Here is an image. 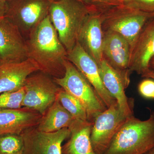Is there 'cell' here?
<instances>
[{
  "label": "cell",
  "instance_id": "1",
  "mask_svg": "<svg viewBox=\"0 0 154 154\" xmlns=\"http://www.w3.org/2000/svg\"><path fill=\"white\" fill-rule=\"evenodd\" d=\"M26 40L28 58L36 62L41 71L54 78L65 72L67 51L61 42L49 14L28 35Z\"/></svg>",
  "mask_w": 154,
  "mask_h": 154
},
{
  "label": "cell",
  "instance_id": "2",
  "mask_svg": "<svg viewBox=\"0 0 154 154\" xmlns=\"http://www.w3.org/2000/svg\"><path fill=\"white\" fill-rule=\"evenodd\" d=\"M98 11L78 0H54L49 16L60 40L67 52L77 43L83 25L94 11Z\"/></svg>",
  "mask_w": 154,
  "mask_h": 154
},
{
  "label": "cell",
  "instance_id": "3",
  "mask_svg": "<svg viewBox=\"0 0 154 154\" xmlns=\"http://www.w3.org/2000/svg\"><path fill=\"white\" fill-rule=\"evenodd\" d=\"M154 148V112L141 120L134 116L116 133L104 154H143Z\"/></svg>",
  "mask_w": 154,
  "mask_h": 154
},
{
  "label": "cell",
  "instance_id": "4",
  "mask_svg": "<svg viewBox=\"0 0 154 154\" xmlns=\"http://www.w3.org/2000/svg\"><path fill=\"white\" fill-rule=\"evenodd\" d=\"M64 66V75L54 78V82L79 101L85 109L88 121L94 123L97 116L107 107L93 86L72 63L66 59Z\"/></svg>",
  "mask_w": 154,
  "mask_h": 154
},
{
  "label": "cell",
  "instance_id": "5",
  "mask_svg": "<svg viewBox=\"0 0 154 154\" xmlns=\"http://www.w3.org/2000/svg\"><path fill=\"white\" fill-rule=\"evenodd\" d=\"M102 14L103 31L119 33L127 40L131 49L145 25L154 18V12H143L121 5L106 9Z\"/></svg>",
  "mask_w": 154,
  "mask_h": 154
},
{
  "label": "cell",
  "instance_id": "6",
  "mask_svg": "<svg viewBox=\"0 0 154 154\" xmlns=\"http://www.w3.org/2000/svg\"><path fill=\"white\" fill-rule=\"evenodd\" d=\"M54 0H6L5 17L19 28L22 34L28 35L49 14Z\"/></svg>",
  "mask_w": 154,
  "mask_h": 154
},
{
  "label": "cell",
  "instance_id": "7",
  "mask_svg": "<svg viewBox=\"0 0 154 154\" xmlns=\"http://www.w3.org/2000/svg\"><path fill=\"white\" fill-rule=\"evenodd\" d=\"M49 75L40 71L26 79L22 107L36 110L44 115L57 99L60 88Z\"/></svg>",
  "mask_w": 154,
  "mask_h": 154
},
{
  "label": "cell",
  "instance_id": "8",
  "mask_svg": "<svg viewBox=\"0 0 154 154\" xmlns=\"http://www.w3.org/2000/svg\"><path fill=\"white\" fill-rule=\"evenodd\" d=\"M130 117L122 114L118 103L99 113L94 120L91 138L97 154H104L114 136Z\"/></svg>",
  "mask_w": 154,
  "mask_h": 154
},
{
  "label": "cell",
  "instance_id": "9",
  "mask_svg": "<svg viewBox=\"0 0 154 154\" xmlns=\"http://www.w3.org/2000/svg\"><path fill=\"white\" fill-rule=\"evenodd\" d=\"M103 58L121 77L125 88L129 86L131 48L127 40L114 31H103Z\"/></svg>",
  "mask_w": 154,
  "mask_h": 154
},
{
  "label": "cell",
  "instance_id": "10",
  "mask_svg": "<svg viewBox=\"0 0 154 154\" xmlns=\"http://www.w3.org/2000/svg\"><path fill=\"white\" fill-rule=\"evenodd\" d=\"M70 134L67 127L50 133L40 131L36 126L30 128L21 134L24 142L23 154H62L63 143Z\"/></svg>",
  "mask_w": 154,
  "mask_h": 154
},
{
  "label": "cell",
  "instance_id": "11",
  "mask_svg": "<svg viewBox=\"0 0 154 154\" xmlns=\"http://www.w3.org/2000/svg\"><path fill=\"white\" fill-rule=\"evenodd\" d=\"M22 35L7 18H0V63L21 62L29 58L26 41Z\"/></svg>",
  "mask_w": 154,
  "mask_h": 154
},
{
  "label": "cell",
  "instance_id": "12",
  "mask_svg": "<svg viewBox=\"0 0 154 154\" xmlns=\"http://www.w3.org/2000/svg\"><path fill=\"white\" fill-rule=\"evenodd\" d=\"M67 59L85 77L107 108L117 103L102 83L98 64L78 42L67 52Z\"/></svg>",
  "mask_w": 154,
  "mask_h": 154
},
{
  "label": "cell",
  "instance_id": "13",
  "mask_svg": "<svg viewBox=\"0 0 154 154\" xmlns=\"http://www.w3.org/2000/svg\"><path fill=\"white\" fill-rule=\"evenodd\" d=\"M154 57V18L143 28L131 49L129 69L141 75L148 72Z\"/></svg>",
  "mask_w": 154,
  "mask_h": 154
},
{
  "label": "cell",
  "instance_id": "14",
  "mask_svg": "<svg viewBox=\"0 0 154 154\" xmlns=\"http://www.w3.org/2000/svg\"><path fill=\"white\" fill-rule=\"evenodd\" d=\"M102 11L92 12L80 30L77 42L87 53L99 64L103 59Z\"/></svg>",
  "mask_w": 154,
  "mask_h": 154
},
{
  "label": "cell",
  "instance_id": "15",
  "mask_svg": "<svg viewBox=\"0 0 154 154\" xmlns=\"http://www.w3.org/2000/svg\"><path fill=\"white\" fill-rule=\"evenodd\" d=\"M38 71L40 67L30 58L21 62L0 63V94L21 89L27 78Z\"/></svg>",
  "mask_w": 154,
  "mask_h": 154
},
{
  "label": "cell",
  "instance_id": "16",
  "mask_svg": "<svg viewBox=\"0 0 154 154\" xmlns=\"http://www.w3.org/2000/svg\"><path fill=\"white\" fill-rule=\"evenodd\" d=\"M42 117L37 111L26 107L0 109V135L21 134L28 128L37 126Z\"/></svg>",
  "mask_w": 154,
  "mask_h": 154
},
{
  "label": "cell",
  "instance_id": "17",
  "mask_svg": "<svg viewBox=\"0 0 154 154\" xmlns=\"http://www.w3.org/2000/svg\"><path fill=\"white\" fill-rule=\"evenodd\" d=\"M99 74L103 85L115 98L122 114L127 117L133 115V100L131 101L125 95L123 81L105 59L98 64Z\"/></svg>",
  "mask_w": 154,
  "mask_h": 154
},
{
  "label": "cell",
  "instance_id": "18",
  "mask_svg": "<svg viewBox=\"0 0 154 154\" xmlns=\"http://www.w3.org/2000/svg\"><path fill=\"white\" fill-rule=\"evenodd\" d=\"M93 124L88 121L75 119L69 127L70 136L62 146V154H97L91 141Z\"/></svg>",
  "mask_w": 154,
  "mask_h": 154
},
{
  "label": "cell",
  "instance_id": "19",
  "mask_svg": "<svg viewBox=\"0 0 154 154\" xmlns=\"http://www.w3.org/2000/svg\"><path fill=\"white\" fill-rule=\"evenodd\" d=\"M75 119L57 99L45 114L42 116L36 127L42 132H55L64 128H69Z\"/></svg>",
  "mask_w": 154,
  "mask_h": 154
},
{
  "label": "cell",
  "instance_id": "20",
  "mask_svg": "<svg viewBox=\"0 0 154 154\" xmlns=\"http://www.w3.org/2000/svg\"><path fill=\"white\" fill-rule=\"evenodd\" d=\"M57 99L63 107L75 119L88 121L87 112L83 105L79 101L63 88H60Z\"/></svg>",
  "mask_w": 154,
  "mask_h": 154
},
{
  "label": "cell",
  "instance_id": "21",
  "mask_svg": "<svg viewBox=\"0 0 154 154\" xmlns=\"http://www.w3.org/2000/svg\"><path fill=\"white\" fill-rule=\"evenodd\" d=\"M23 150L24 142L21 134L0 135V154H21Z\"/></svg>",
  "mask_w": 154,
  "mask_h": 154
},
{
  "label": "cell",
  "instance_id": "22",
  "mask_svg": "<svg viewBox=\"0 0 154 154\" xmlns=\"http://www.w3.org/2000/svg\"><path fill=\"white\" fill-rule=\"evenodd\" d=\"M25 94L24 86L17 91L0 94V109L21 108Z\"/></svg>",
  "mask_w": 154,
  "mask_h": 154
},
{
  "label": "cell",
  "instance_id": "23",
  "mask_svg": "<svg viewBox=\"0 0 154 154\" xmlns=\"http://www.w3.org/2000/svg\"><path fill=\"white\" fill-rule=\"evenodd\" d=\"M126 8L148 13L154 12V0H118Z\"/></svg>",
  "mask_w": 154,
  "mask_h": 154
},
{
  "label": "cell",
  "instance_id": "24",
  "mask_svg": "<svg viewBox=\"0 0 154 154\" xmlns=\"http://www.w3.org/2000/svg\"><path fill=\"white\" fill-rule=\"evenodd\" d=\"M86 5L99 11H103L120 5L117 0H78Z\"/></svg>",
  "mask_w": 154,
  "mask_h": 154
},
{
  "label": "cell",
  "instance_id": "25",
  "mask_svg": "<svg viewBox=\"0 0 154 154\" xmlns=\"http://www.w3.org/2000/svg\"><path fill=\"white\" fill-rule=\"evenodd\" d=\"M141 96L147 99H154V80L146 78L142 81L138 86Z\"/></svg>",
  "mask_w": 154,
  "mask_h": 154
},
{
  "label": "cell",
  "instance_id": "26",
  "mask_svg": "<svg viewBox=\"0 0 154 154\" xmlns=\"http://www.w3.org/2000/svg\"><path fill=\"white\" fill-rule=\"evenodd\" d=\"M6 12V2L0 0V18L5 17Z\"/></svg>",
  "mask_w": 154,
  "mask_h": 154
},
{
  "label": "cell",
  "instance_id": "27",
  "mask_svg": "<svg viewBox=\"0 0 154 154\" xmlns=\"http://www.w3.org/2000/svg\"><path fill=\"white\" fill-rule=\"evenodd\" d=\"M143 78H149L154 80V72L150 69L148 72L142 75Z\"/></svg>",
  "mask_w": 154,
  "mask_h": 154
},
{
  "label": "cell",
  "instance_id": "28",
  "mask_svg": "<svg viewBox=\"0 0 154 154\" xmlns=\"http://www.w3.org/2000/svg\"><path fill=\"white\" fill-rule=\"evenodd\" d=\"M149 68L151 70L154 72V57L150 62Z\"/></svg>",
  "mask_w": 154,
  "mask_h": 154
},
{
  "label": "cell",
  "instance_id": "29",
  "mask_svg": "<svg viewBox=\"0 0 154 154\" xmlns=\"http://www.w3.org/2000/svg\"><path fill=\"white\" fill-rule=\"evenodd\" d=\"M150 154H154V148L149 151Z\"/></svg>",
  "mask_w": 154,
  "mask_h": 154
},
{
  "label": "cell",
  "instance_id": "30",
  "mask_svg": "<svg viewBox=\"0 0 154 154\" xmlns=\"http://www.w3.org/2000/svg\"><path fill=\"white\" fill-rule=\"evenodd\" d=\"M149 151L147 152H146L145 153L143 154H150Z\"/></svg>",
  "mask_w": 154,
  "mask_h": 154
},
{
  "label": "cell",
  "instance_id": "31",
  "mask_svg": "<svg viewBox=\"0 0 154 154\" xmlns=\"http://www.w3.org/2000/svg\"><path fill=\"white\" fill-rule=\"evenodd\" d=\"M4 1H5L6 2V0H4Z\"/></svg>",
  "mask_w": 154,
  "mask_h": 154
},
{
  "label": "cell",
  "instance_id": "32",
  "mask_svg": "<svg viewBox=\"0 0 154 154\" xmlns=\"http://www.w3.org/2000/svg\"><path fill=\"white\" fill-rule=\"evenodd\" d=\"M23 154V153H22V154Z\"/></svg>",
  "mask_w": 154,
  "mask_h": 154
},
{
  "label": "cell",
  "instance_id": "33",
  "mask_svg": "<svg viewBox=\"0 0 154 154\" xmlns=\"http://www.w3.org/2000/svg\"><path fill=\"white\" fill-rule=\"evenodd\" d=\"M117 1H118V0H117Z\"/></svg>",
  "mask_w": 154,
  "mask_h": 154
}]
</instances>
